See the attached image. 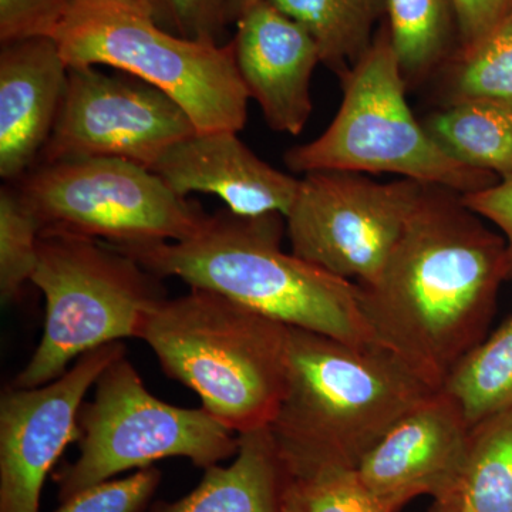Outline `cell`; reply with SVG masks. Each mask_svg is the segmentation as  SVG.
<instances>
[{
	"instance_id": "6da1fadb",
	"label": "cell",
	"mask_w": 512,
	"mask_h": 512,
	"mask_svg": "<svg viewBox=\"0 0 512 512\" xmlns=\"http://www.w3.org/2000/svg\"><path fill=\"white\" fill-rule=\"evenodd\" d=\"M507 281L505 239L461 194L427 185L375 281L359 285L376 345L441 390L461 357L483 342Z\"/></svg>"
},
{
	"instance_id": "7a4b0ae2",
	"label": "cell",
	"mask_w": 512,
	"mask_h": 512,
	"mask_svg": "<svg viewBox=\"0 0 512 512\" xmlns=\"http://www.w3.org/2000/svg\"><path fill=\"white\" fill-rule=\"evenodd\" d=\"M439 392L379 345L289 328L285 393L272 421L288 473L356 471L397 421Z\"/></svg>"
},
{
	"instance_id": "3957f363",
	"label": "cell",
	"mask_w": 512,
	"mask_h": 512,
	"mask_svg": "<svg viewBox=\"0 0 512 512\" xmlns=\"http://www.w3.org/2000/svg\"><path fill=\"white\" fill-rule=\"evenodd\" d=\"M285 217L207 215L180 242L111 247L157 278L227 296L289 328L309 330L353 346L376 345L359 301V285L288 254L281 247Z\"/></svg>"
},
{
	"instance_id": "277c9868",
	"label": "cell",
	"mask_w": 512,
	"mask_h": 512,
	"mask_svg": "<svg viewBox=\"0 0 512 512\" xmlns=\"http://www.w3.org/2000/svg\"><path fill=\"white\" fill-rule=\"evenodd\" d=\"M289 326L220 293L191 288L148 312L144 340L171 379L235 434L271 426L286 383Z\"/></svg>"
},
{
	"instance_id": "5b68a950",
	"label": "cell",
	"mask_w": 512,
	"mask_h": 512,
	"mask_svg": "<svg viewBox=\"0 0 512 512\" xmlns=\"http://www.w3.org/2000/svg\"><path fill=\"white\" fill-rule=\"evenodd\" d=\"M69 69L109 66L180 104L198 133L247 124V87L232 42H197L161 28L147 0H74L55 36Z\"/></svg>"
},
{
	"instance_id": "8992f818",
	"label": "cell",
	"mask_w": 512,
	"mask_h": 512,
	"mask_svg": "<svg viewBox=\"0 0 512 512\" xmlns=\"http://www.w3.org/2000/svg\"><path fill=\"white\" fill-rule=\"evenodd\" d=\"M340 83L342 104L328 130L286 151L285 164L293 173L397 174L461 195L500 181L493 173L447 156L414 117L386 23L377 30L369 52Z\"/></svg>"
},
{
	"instance_id": "52a82bcc",
	"label": "cell",
	"mask_w": 512,
	"mask_h": 512,
	"mask_svg": "<svg viewBox=\"0 0 512 512\" xmlns=\"http://www.w3.org/2000/svg\"><path fill=\"white\" fill-rule=\"evenodd\" d=\"M32 284L46 298L45 332L13 387L53 382L70 363L109 343L140 339L148 312L167 298L160 278L97 239L42 231Z\"/></svg>"
},
{
	"instance_id": "ba28073f",
	"label": "cell",
	"mask_w": 512,
	"mask_h": 512,
	"mask_svg": "<svg viewBox=\"0 0 512 512\" xmlns=\"http://www.w3.org/2000/svg\"><path fill=\"white\" fill-rule=\"evenodd\" d=\"M94 389L79 414V458L56 476L62 503L164 458H187L207 470L238 453V434L202 407L185 409L153 396L126 356L101 373Z\"/></svg>"
},
{
	"instance_id": "9c48e42d",
	"label": "cell",
	"mask_w": 512,
	"mask_h": 512,
	"mask_svg": "<svg viewBox=\"0 0 512 512\" xmlns=\"http://www.w3.org/2000/svg\"><path fill=\"white\" fill-rule=\"evenodd\" d=\"M15 187L42 231L69 232L119 248L184 241L207 217L153 170L121 158L37 164Z\"/></svg>"
},
{
	"instance_id": "30bf717a",
	"label": "cell",
	"mask_w": 512,
	"mask_h": 512,
	"mask_svg": "<svg viewBox=\"0 0 512 512\" xmlns=\"http://www.w3.org/2000/svg\"><path fill=\"white\" fill-rule=\"evenodd\" d=\"M427 185L375 183L349 171L305 174L286 215L292 254L339 278L375 281Z\"/></svg>"
},
{
	"instance_id": "8fae6325",
	"label": "cell",
	"mask_w": 512,
	"mask_h": 512,
	"mask_svg": "<svg viewBox=\"0 0 512 512\" xmlns=\"http://www.w3.org/2000/svg\"><path fill=\"white\" fill-rule=\"evenodd\" d=\"M197 133L183 107L151 84L73 67L37 164L109 157L153 170L165 151Z\"/></svg>"
},
{
	"instance_id": "7c38bea8",
	"label": "cell",
	"mask_w": 512,
	"mask_h": 512,
	"mask_svg": "<svg viewBox=\"0 0 512 512\" xmlns=\"http://www.w3.org/2000/svg\"><path fill=\"white\" fill-rule=\"evenodd\" d=\"M126 356L123 342L84 353L53 382L9 387L0 399V512H39L47 474L82 431L79 414L101 373Z\"/></svg>"
},
{
	"instance_id": "4fadbf2b",
	"label": "cell",
	"mask_w": 512,
	"mask_h": 512,
	"mask_svg": "<svg viewBox=\"0 0 512 512\" xmlns=\"http://www.w3.org/2000/svg\"><path fill=\"white\" fill-rule=\"evenodd\" d=\"M470 436L460 407L439 390L387 431L363 458L357 476L390 512H399L420 495L434 498L431 512H451L466 470Z\"/></svg>"
},
{
	"instance_id": "5bb4252c",
	"label": "cell",
	"mask_w": 512,
	"mask_h": 512,
	"mask_svg": "<svg viewBox=\"0 0 512 512\" xmlns=\"http://www.w3.org/2000/svg\"><path fill=\"white\" fill-rule=\"evenodd\" d=\"M235 25L231 42L249 97L258 101L272 130L298 136L312 113L311 79L320 63L315 40L268 0Z\"/></svg>"
},
{
	"instance_id": "9a60e30c",
	"label": "cell",
	"mask_w": 512,
	"mask_h": 512,
	"mask_svg": "<svg viewBox=\"0 0 512 512\" xmlns=\"http://www.w3.org/2000/svg\"><path fill=\"white\" fill-rule=\"evenodd\" d=\"M153 171L175 194L215 195L228 211L241 217L279 214L286 218L301 184L256 157L234 131L185 138L165 151Z\"/></svg>"
},
{
	"instance_id": "2e32d148",
	"label": "cell",
	"mask_w": 512,
	"mask_h": 512,
	"mask_svg": "<svg viewBox=\"0 0 512 512\" xmlns=\"http://www.w3.org/2000/svg\"><path fill=\"white\" fill-rule=\"evenodd\" d=\"M69 67L55 39L0 49V175L18 181L42 156L62 106Z\"/></svg>"
},
{
	"instance_id": "e0dca14e",
	"label": "cell",
	"mask_w": 512,
	"mask_h": 512,
	"mask_svg": "<svg viewBox=\"0 0 512 512\" xmlns=\"http://www.w3.org/2000/svg\"><path fill=\"white\" fill-rule=\"evenodd\" d=\"M229 466L205 470L201 483L174 503L150 512H281L282 471L269 426L239 434Z\"/></svg>"
},
{
	"instance_id": "ac0fdd59",
	"label": "cell",
	"mask_w": 512,
	"mask_h": 512,
	"mask_svg": "<svg viewBox=\"0 0 512 512\" xmlns=\"http://www.w3.org/2000/svg\"><path fill=\"white\" fill-rule=\"evenodd\" d=\"M423 127L451 158L500 180L512 175V110L503 104L468 100L434 111Z\"/></svg>"
},
{
	"instance_id": "d6986e66",
	"label": "cell",
	"mask_w": 512,
	"mask_h": 512,
	"mask_svg": "<svg viewBox=\"0 0 512 512\" xmlns=\"http://www.w3.org/2000/svg\"><path fill=\"white\" fill-rule=\"evenodd\" d=\"M384 16L407 87L439 73L460 49L453 0H384Z\"/></svg>"
},
{
	"instance_id": "ffe728a7",
	"label": "cell",
	"mask_w": 512,
	"mask_h": 512,
	"mask_svg": "<svg viewBox=\"0 0 512 512\" xmlns=\"http://www.w3.org/2000/svg\"><path fill=\"white\" fill-rule=\"evenodd\" d=\"M302 26L318 46L320 63L339 79L346 76L375 42L384 0H268Z\"/></svg>"
},
{
	"instance_id": "44dd1931",
	"label": "cell",
	"mask_w": 512,
	"mask_h": 512,
	"mask_svg": "<svg viewBox=\"0 0 512 512\" xmlns=\"http://www.w3.org/2000/svg\"><path fill=\"white\" fill-rule=\"evenodd\" d=\"M471 429L512 407V316L458 360L441 387Z\"/></svg>"
},
{
	"instance_id": "7402d4cb",
	"label": "cell",
	"mask_w": 512,
	"mask_h": 512,
	"mask_svg": "<svg viewBox=\"0 0 512 512\" xmlns=\"http://www.w3.org/2000/svg\"><path fill=\"white\" fill-rule=\"evenodd\" d=\"M512 512V407L471 429L466 470L456 507Z\"/></svg>"
},
{
	"instance_id": "603a6c76",
	"label": "cell",
	"mask_w": 512,
	"mask_h": 512,
	"mask_svg": "<svg viewBox=\"0 0 512 512\" xmlns=\"http://www.w3.org/2000/svg\"><path fill=\"white\" fill-rule=\"evenodd\" d=\"M440 72L441 107L484 100L512 110V13L473 49L457 52Z\"/></svg>"
},
{
	"instance_id": "cb8c5ba5",
	"label": "cell",
	"mask_w": 512,
	"mask_h": 512,
	"mask_svg": "<svg viewBox=\"0 0 512 512\" xmlns=\"http://www.w3.org/2000/svg\"><path fill=\"white\" fill-rule=\"evenodd\" d=\"M42 225L13 187L0 191V298L19 301L23 288L32 282L39 258Z\"/></svg>"
},
{
	"instance_id": "d4e9b609",
	"label": "cell",
	"mask_w": 512,
	"mask_h": 512,
	"mask_svg": "<svg viewBox=\"0 0 512 512\" xmlns=\"http://www.w3.org/2000/svg\"><path fill=\"white\" fill-rule=\"evenodd\" d=\"M281 471V512H390L356 471Z\"/></svg>"
},
{
	"instance_id": "484cf974",
	"label": "cell",
	"mask_w": 512,
	"mask_h": 512,
	"mask_svg": "<svg viewBox=\"0 0 512 512\" xmlns=\"http://www.w3.org/2000/svg\"><path fill=\"white\" fill-rule=\"evenodd\" d=\"M161 28L197 42L225 45L228 0H147Z\"/></svg>"
},
{
	"instance_id": "4316f807",
	"label": "cell",
	"mask_w": 512,
	"mask_h": 512,
	"mask_svg": "<svg viewBox=\"0 0 512 512\" xmlns=\"http://www.w3.org/2000/svg\"><path fill=\"white\" fill-rule=\"evenodd\" d=\"M161 481L154 467L119 480H107L63 501L55 512H143Z\"/></svg>"
},
{
	"instance_id": "83f0119b",
	"label": "cell",
	"mask_w": 512,
	"mask_h": 512,
	"mask_svg": "<svg viewBox=\"0 0 512 512\" xmlns=\"http://www.w3.org/2000/svg\"><path fill=\"white\" fill-rule=\"evenodd\" d=\"M74 0H0V43L55 39Z\"/></svg>"
},
{
	"instance_id": "f1b7e54d",
	"label": "cell",
	"mask_w": 512,
	"mask_h": 512,
	"mask_svg": "<svg viewBox=\"0 0 512 512\" xmlns=\"http://www.w3.org/2000/svg\"><path fill=\"white\" fill-rule=\"evenodd\" d=\"M464 205L478 217L493 222L505 239L507 281L512 279V175L491 187L461 195Z\"/></svg>"
},
{
	"instance_id": "f546056e",
	"label": "cell",
	"mask_w": 512,
	"mask_h": 512,
	"mask_svg": "<svg viewBox=\"0 0 512 512\" xmlns=\"http://www.w3.org/2000/svg\"><path fill=\"white\" fill-rule=\"evenodd\" d=\"M460 49L467 52L490 35L512 13V0H453Z\"/></svg>"
},
{
	"instance_id": "4dcf8cb0",
	"label": "cell",
	"mask_w": 512,
	"mask_h": 512,
	"mask_svg": "<svg viewBox=\"0 0 512 512\" xmlns=\"http://www.w3.org/2000/svg\"><path fill=\"white\" fill-rule=\"evenodd\" d=\"M259 2H261V0H228L229 25L237 23L238 20L248 12V10L254 8V6L258 5Z\"/></svg>"
},
{
	"instance_id": "1f68e13d",
	"label": "cell",
	"mask_w": 512,
	"mask_h": 512,
	"mask_svg": "<svg viewBox=\"0 0 512 512\" xmlns=\"http://www.w3.org/2000/svg\"><path fill=\"white\" fill-rule=\"evenodd\" d=\"M456 512H471V511L467 510V508L461 507V508H458V510Z\"/></svg>"
}]
</instances>
